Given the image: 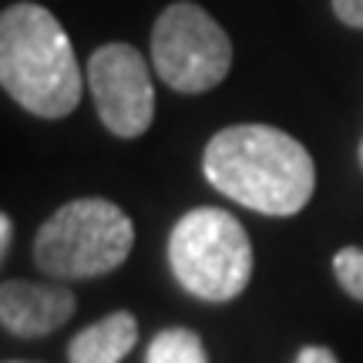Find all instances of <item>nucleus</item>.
Segmentation results:
<instances>
[{
	"label": "nucleus",
	"mask_w": 363,
	"mask_h": 363,
	"mask_svg": "<svg viewBox=\"0 0 363 363\" xmlns=\"http://www.w3.org/2000/svg\"><path fill=\"white\" fill-rule=\"evenodd\" d=\"M206 179L225 199L262 216H296L316 189L310 152L272 125H233L208 142Z\"/></svg>",
	"instance_id": "1"
},
{
	"label": "nucleus",
	"mask_w": 363,
	"mask_h": 363,
	"mask_svg": "<svg viewBox=\"0 0 363 363\" xmlns=\"http://www.w3.org/2000/svg\"><path fill=\"white\" fill-rule=\"evenodd\" d=\"M0 81L38 118H65L78 108L84 74L65 27L48 7L13 4L0 13Z\"/></svg>",
	"instance_id": "2"
},
{
	"label": "nucleus",
	"mask_w": 363,
	"mask_h": 363,
	"mask_svg": "<svg viewBox=\"0 0 363 363\" xmlns=\"http://www.w3.org/2000/svg\"><path fill=\"white\" fill-rule=\"evenodd\" d=\"M135 246L131 219L108 199H74L40 225L34 262L57 279H91L118 269Z\"/></svg>",
	"instance_id": "3"
},
{
	"label": "nucleus",
	"mask_w": 363,
	"mask_h": 363,
	"mask_svg": "<svg viewBox=\"0 0 363 363\" xmlns=\"http://www.w3.org/2000/svg\"><path fill=\"white\" fill-rule=\"evenodd\" d=\"M169 266L192 296L229 303L252 276V246L225 208H192L169 235Z\"/></svg>",
	"instance_id": "4"
},
{
	"label": "nucleus",
	"mask_w": 363,
	"mask_h": 363,
	"mask_svg": "<svg viewBox=\"0 0 363 363\" xmlns=\"http://www.w3.org/2000/svg\"><path fill=\"white\" fill-rule=\"evenodd\" d=\"M152 61L162 81L182 94H202L225 81L233 40L199 4H172L152 30Z\"/></svg>",
	"instance_id": "5"
},
{
	"label": "nucleus",
	"mask_w": 363,
	"mask_h": 363,
	"mask_svg": "<svg viewBox=\"0 0 363 363\" xmlns=\"http://www.w3.org/2000/svg\"><path fill=\"white\" fill-rule=\"evenodd\" d=\"M88 88L104 128L118 138H138L155 118L148 65L131 44H104L88 61Z\"/></svg>",
	"instance_id": "6"
},
{
	"label": "nucleus",
	"mask_w": 363,
	"mask_h": 363,
	"mask_svg": "<svg viewBox=\"0 0 363 363\" xmlns=\"http://www.w3.org/2000/svg\"><path fill=\"white\" fill-rule=\"evenodd\" d=\"M78 299L65 286L7 279L0 286V323L13 337H48L74 316Z\"/></svg>",
	"instance_id": "7"
},
{
	"label": "nucleus",
	"mask_w": 363,
	"mask_h": 363,
	"mask_svg": "<svg viewBox=\"0 0 363 363\" xmlns=\"http://www.w3.org/2000/svg\"><path fill=\"white\" fill-rule=\"evenodd\" d=\"M135 343H138V320L118 310L71 340L67 363H121L135 350Z\"/></svg>",
	"instance_id": "8"
},
{
	"label": "nucleus",
	"mask_w": 363,
	"mask_h": 363,
	"mask_svg": "<svg viewBox=\"0 0 363 363\" xmlns=\"http://www.w3.org/2000/svg\"><path fill=\"white\" fill-rule=\"evenodd\" d=\"M145 363H208V357H206L202 340L195 337L192 330L172 326V330H162V333L148 343Z\"/></svg>",
	"instance_id": "9"
},
{
	"label": "nucleus",
	"mask_w": 363,
	"mask_h": 363,
	"mask_svg": "<svg viewBox=\"0 0 363 363\" xmlns=\"http://www.w3.org/2000/svg\"><path fill=\"white\" fill-rule=\"evenodd\" d=\"M333 272H337V283L350 293L353 299L363 303V249L347 246L333 256Z\"/></svg>",
	"instance_id": "10"
},
{
	"label": "nucleus",
	"mask_w": 363,
	"mask_h": 363,
	"mask_svg": "<svg viewBox=\"0 0 363 363\" xmlns=\"http://www.w3.org/2000/svg\"><path fill=\"white\" fill-rule=\"evenodd\" d=\"M333 11L347 27H360L363 30V0H333Z\"/></svg>",
	"instance_id": "11"
},
{
	"label": "nucleus",
	"mask_w": 363,
	"mask_h": 363,
	"mask_svg": "<svg viewBox=\"0 0 363 363\" xmlns=\"http://www.w3.org/2000/svg\"><path fill=\"white\" fill-rule=\"evenodd\" d=\"M296 363H340V360L326 347H306V350H299Z\"/></svg>",
	"instance_id": "12"
},
{
	"label": "nucleus",
	"mask_w": 363,
	"mask_h": 363,
	"mask_svg": "<svg viewBox=\"0 0 363 363\" xmlns=\"http://www.w3.org/2000/svg\"><path fill=\"white\" fill-rule=\"evenodd\" d=\"M11 235H13L11 216H0V252H4V256L11 252Z\"/></svg>",
	"instance_id": "13"
},
{
	"label": "nucleus",
	"mask_w": 363,
	"mask_h": 363,
	"mask_svg": "<svg viewBox=\"0 0 363 363\" xmlns=\"http://www.w3.org/2000/svg\"><path fill=\"white\" fill-rule=\"evenodd\" d=\"M7 363H30V360H7Z\"/></svg>",
	"instance_id": "14"
},
{
	"label": "nucleus",
	"mask_w": 363,
	"mask_h": 363,
	"mask_svg": "<svg viewBox=\"0 0 363 363\" xmlns=\"http://www.w3.org/2000/svg\"><path fill=\"white\" fill-rule=\"evenodd\" d=\"M360 165H363V142H360Z\"/></svg>",
	"instance_id": "15"
}]
</instances>
